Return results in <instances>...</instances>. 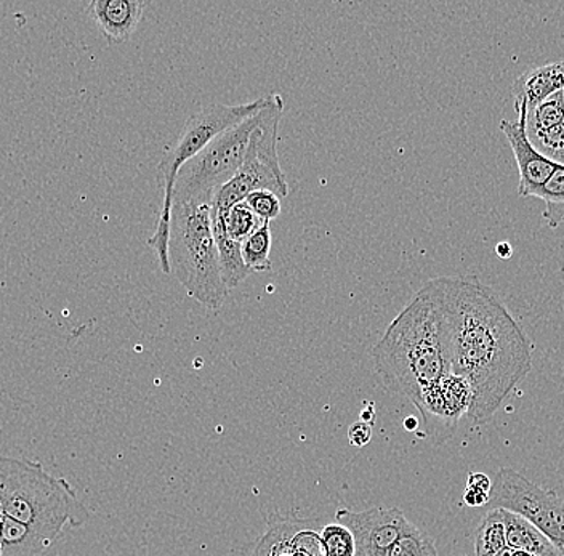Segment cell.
Wrapping results in <instances>:
<instances>
[{"mask_svg":"<svg viewBox=\"0 0 564 556\" xmlns=\"http://www.w3.org/2000/svg\"><path fill=\"white\" fill-rule=\"evenodd\" d=\"M491 478L485 473H468L467 489L464 492V503L468 506L488 505L492 492Z\"/></svg>","mask_w":564,"mask_h":556,"instance_id":"24","label":"cell"},{"mask_svg":"<svg viewBox=\"0 0 564 556\" xmlns=\"http://www.w3.org/2000/svg\"><path fill=\"white\" fill-rule=\"evenodd\" d=\"M2 530H3V519H2V513H0V556H2Z\"/></svg>","mask_w":564,"mask_h":556,"instance_id":"30","label":"cell"},{"mask_svg":"<svg viewBox=\"0 0 564 556\" xmlns=\"http://www.w3.org/2000/svg\"><path fill=\"white\" fill-rule=\"evenodd\" d=\"M507 547L503 509H492L479 523L475 536L476 556H496Z\"/></svg>","mask_w":564,"mask_h":556,"instance_id":"16","label":"cell"},{"mask_svg":"<svg viewBox=\"0 0 564 556\" xmlns=\"http://www.w3.org/2000/svg\"><path fill=\"white\" fill-rule=\"evenodd\" d=\"M387 556H438L435 541L412 524L411 530L404 534Z\"/></svg>","mask_w":564,"mask_h":556,"instance_id":"20","label":"cell"},{"mask_svg":"<svg viewBox=\"0 0 564 556\" xmlns=\"http://www.w3.org/2000/svg\"><path fill=\"white\" fill-rule=\"evenodd\" d=\"M503 520H506L507 547L513 550L531 552L539 556H558L544 534L523 516L503 509Z\"/></svg>","mask_w":564,"mask_h":556,"instance_id":"14","label":"cell"},{"mask_svg":"<svg viewBox=\"0 0 564 556\" xmlns=\"http://www.w3.org/2000/svg\"><path fill=\"white\" fill-rule=\"evenodd\" d=\"M564 90V62L546 63L529 69L514 80L511 91L517 101H523L528 111L552 95Z\"/></svg>","mask_w":564,"mask_h":556,"instance_id":"13","label":"cell"},{"mask_svg":"<svg viewBox=\"0 0 564 556\" xmlns=\"http://www.w3.org/2000/svg\"><path fill=\"white\" fill-rule=\"evenodd\" d=\"M372 358L383 385L412 404L453 374L443 316L426 284L387 327Z\"/></svg>","mask_w":564,"mask_h":556,"instance_id":"2","label":"cell"},{"mask_svg":"<svg viewBox=\"0 0 564 556\" xmlns=\"http://www.w3.org/2000/svg\"><path fill=\"white\" fill-rule=\"evenodd\" d=\"M317 524L319 520L274 513L268 519L267 533L257 544L253 556H327Z\"/></svg>","mask_w":564,"mask_h":556,"instance_id":"10","label":"cell"},{"mask_svg":"<svg viewBox=\"0 0 564 556\" xmlns=\"http://www.w3.org/2000/svg\"><path fill=\"white\" fill-rule=\"evenodd\" d=\"M376 406H373L372 403H366L365 410H362L361 415H359V421L365 422V424H368L370 427H372L373 422H376Z\"/></svg>","mask_w":564,"mask_h":556,"instance_id":"26","label":"cell"},{"mask_svg":"<svg viewBox=\"0 0 564 556\" xmlns=\"http://www.w3.org/2000/svg\"><path fill=\"white\" fill-rule=\"evenodd\" d=\"M0 513L26 527L41 555L55 544L66 526L80 527L90 519L87 506L65 478L53 477L42 464L3 456Z\"/></svg>","mask_w":564,"mask_h":556,"instance_id":"3","label":"cell"},{"mask_svg":"<svg viewBox=\"0 0 564 556\" xmlns=\"http://www.w3.org/2000/svg\"><path fill=\"white\" fill-rule=\"evenodd\" d=\"M324 547L327 556H355L356 542L355 536L344 524L329 523L321 530Z\"/></svg>","mask_w":564,"mask_h":556,"instance_id":"22","label":"cell"},{"mask_svg":"<svg viewBox=\"0 0 564 556\" xmlns=\"http://www.w3.org/2000/svg\"><path fill=\"white\" fill-rule=\"evenodd\" d=\"M563 122L564 90L545 98L542 103L528 111L527 133L528 135H534V133L542 132V130L550 129V127L563 124Z\"/></svg>","mask_w":564,"mask_h":556,"instance_id":"19","label":"cell"},{"mask_svg":"<svg viewBox=\"0 0 564 556\" xmlns=\"http://www.w3.org/2000/svg\"><path fill=\"white\" fill-rule=\"evenodd\" d=\"M370 439H372V427L365 424V422H355V424H351L350 428H348V441H350V445L355 446V448H365V446L369 445Z\"/></svg>","mask_w":564,"mask_h":556,"instance_id":"25","label":"cell"},{"mask_svg":"<svg viewBox=\"0 0 564 556\" xmlns=\"http://www.w3.org/2000/svg\"><path fill=\"white\" fill-rule=\"evenodd\" d=\"M212 204H174L169 262L171 273L189 297L207 308H220L229 288L221 274L220 253L212 225Z\"/></svg>","mask_w":564,"mask_h":556,"instance_id":"4","label":"cell"},{"mask_svg":"<svg viewBox=\"0 0 564 556\" xmlns=\"http://www.w3.org/2000/svg\"><path fill=\"white\" fill-rule=\"evenodd\" d=\"M517 109V121L500 122V130L509 140L514 160H517L518 172H520V186L518 193L521 198H534L542 185L552 177L558 164L542 156L532 143L529 142L527 133L528 108L523 101L514 103Z\"/></svg>","mask_w":564,"mask_h":556,"instance_id":"11","label":"cell"},{"mask_svg":"<svg viewBox=\"0 0 564 556\" xmlns=\"http://www.w3.org/2000/svg\"><path fill=\"white\" fill-rule=\"evenodd\" d=\"M271 244H273V238H271L270 224L264 221L241 244L242 259L247 269L252 273L273 269L270 260Z\"/></svg>","mask_w":564,"mask_h":556,"instance_id":"18","label":"cell"},{"mask_svg":"<svg viewBox=\"0 0 564 556\" xmlns=\"http://www.w3.org/2000/svg\"><path fill=\"white\" fill-rule=\"evenodd\" d=\"M417 424H419L417 418H415V417H408L404 421V428H405V430L414 432L415 428L419 427Z\"/></svg>","mask_w":564,"mask_h":556,"instance_id":"28","label":"cell"},{"mask_svg":"<svg viewBox=\"0 0 564 556\" xmlns=\"http://www.w3.org/2000/svg\"><path fill=\"white\" fill-rule=\"evenodd\" d=\"M144 7L143 0H91L87 15L109 42L122 44L139 28Z\"/></svg>","mask_w":564,"mask_h":556,"instance_id":"12","label":"cell"},{"mask_svg":"<svg viewBox=\"0 0 564 556\" xmlns=\"http://www.w3.org/2000/svg\"><path fill=\"white\" fill-rule=\"evenodd\" d=\"M496 252L500 259H509L513 251H511L509 242H500V244H497Z\"/></svg>","mask_w":564,"mask_h":556,"instance_id":"27","label":"cell"},{"mask_svg":"<svg viewBox=\"0 0 564 556\" xmlns=\"http://www.w3.org/2000/svg\"><path fill=\"white\" fill-rule=\"evenodd\" d=\"M246 203L259 220L270 224L271 220H276L281 216V198L268 189L250 193Z\"/></svg>","mask_w":564,"mask_h":556,"instance_id":"23","label":"cell"},{"mask_svg":"<svg viewBox=\"0 0 564 556\" xmlns=\"http://www.w3.org/2000/svg\"><path fill=\"white\" fill-rule=\"evenodd\" d=\"M471 400L474 392L470 383L456 374L447 375L425 390L414 406L421 411L426 436L435 443L451 438L462 415L470 411Z\"/></svg>","mask_w":564,"mask_h":556,"instance_id":"8","label":"cell"},{"mask_svg":"<svg viewBox=\"0 0 564 556\" xmlns=\"http://www.w3.org/2000/svg\"><path fill=\"white\" fill-rule=\"evenodd\" d=\"M528 139L546 160L564 165V122L534 135H528Z\"/></svg>","mask_w":564,"mask_h":556,"instance_id":"21","label":"cell"},{"mask_svg":"<svg viewBox=\"0 0 564 556\" xmlns=\"http://www.w3.org/2000/svg\"><path fill=\"white\" fill-rule=\"evenodd\" d=\"M510 556H539V555L531 554V552L513 550V548H510Z\"/></svg>","mask_w":564,"mask_h":556,"instance_id":"29","label":"cell"},{"mask_svg":"<svg viewBox=\"0 0 564 556\" xmlns=\"http://www.w3.org/2000/svg\"><path fill=\"white\" fill-rule=\"evenodd\" d=\"M534 198L545 203L542 218L550 228H558L564 221V165H558L552 177L535 193Z\"/></svg>","mask_w":564,"mask_h":556,"instance_id":"17","label":"cell"},{"mask_svg":"<svg viewBox=\"0 0 564 556\" xmlns=\"http://www.w3.org/2000/svg\"><path fill=\"white\" fill-rule=\"evenodd\" d=\"M441 316L453 374L470 383L468 417L486 424L532 369L531 341L507 306L474 274L426 281Z\"/></svg>","mask_w":564,"mask_h":556,"instance_id":"1","label":"cell"},{"mask_svg":"<svg viewBox=\"0 0 564 556\" xmlns=\"http://www.w3.org/2000/svg\"><path fill=\"white\" fill-rule=\"evenodd\" d=\"M259 111L221 133L197 156L186 162L176 177L174 204L214 203L215 195L241 171L250 137L259 124Z\"/></svg>","mask_w":564,"mask_h":556,"instance_id":"6","label":"cell"},{"mask_svg":"<svg viewBox=\"0 0 564 556\" xmlns=\"http://www.w3.org/2000/svg\"><path fill=\"white\" fill-rule=\"evenodd\" d=\"M335 521L351 531L356 542L355 556H387L390 548L412 527L400 509H373L352 512L341 509Z\"/></svg>","mask_w":564,"mask_h":556,"instance_id":"9","label":"cell"},{"mask_svg":"<svg viewBox=\"0 0 564 556\" xmlns=\"http://www.w3.org/2000/svg\"><path fill=\"white\" fill-rule=\"evenodd\" d=\"M264 103H267V95L250 103H214L199 109L186 121L174 146L159 162L156 178L162 195L161 216H159L156 230L148 239V246L156 252L162 273L171 274L169 241H171L172 207H174L176 177L183 165L197 156L221 133L228 132L232 127L241 124L247 118L256 115Z\"/></svg>","mask_w":564,"mask_h":556,"instance_id":"5","label":"cell"},{"mask_svg":"<svg viewBox=\"0 0 564 556\" xmlns=\"http://www.w3.org/2000/svg\"><path fill=\"white\" fill-rule=\"evenodd\" d=\"M262 224L264 221L256 217L246 200L235 204L227 214H212L214 235H227L238 244H242Z\"/></svg>","mask_w":564,"mask_h":556,"instance_id":"15","label":"cell"},{"mask_svg":"<svg viewBox=\"0 0 564 556\" xmlns=\"http://www.w3.org/2000/svg\"><path fill=\"white\" fill-rule=\"evenodd\" d=\"M489 510L506 509L534 524L564 556V499L555 491L532 483L513 468H500L494 480Z\"/></svg>","mask_w":564,"mask_h":556,"instance_id":"7","label":"cell"}]
</instances>
